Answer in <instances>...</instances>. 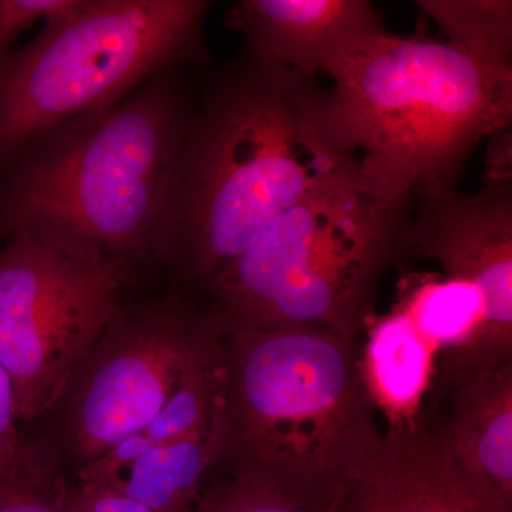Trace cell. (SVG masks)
Listing matches in <instances>:
<instances>
[{"instance_id":"15","label":"cell","mask_w":512,"mask_h":512,"mask_svg":"<svg viewBox=\"0 0 512 512\" xmlns=\"http://www.w3.org/2000/svg\"><path fill=\"white\" fill-rule=\"evenodd\" d=\"M227 377V362L194 377L171 397L148 426L74 474L76 483H90L151 448L184 439L211 426L224 410Z\"/></svg>"},{"instance_id":"20","label":"cell","mask_w":512,"mask_h":512,"mask_svg":"<svg viewBox=\"0 0 512 512\" xmlns=\"http://www.w3.org/2000/svg\"><path fill=\"white\" fill-rule=\"evenodd\" d=\"M82 0H0V59L25 30L73 12Z\"/></svg>"},{"instance_id":"2","label":"cell","mask_w":512,"mask_h":512,"mask_svg":"<svg viewBox=\"0 0 512 512\" xmlns=\"http://www.w3.org/2000/svg\"><path fill=\"white\" fill-rule=\"evenodd\" d=\"M187 72L57 124L0 165V235L28 231L131 265L156 258L195 104Z\"/></svg>"},{"instance_id":"13","label":"cell","mask_w":512,"mask_h":512,"mask_svg":"<svg viewBox=\"0 0 512 512\" xmlns=\"http://www.w3.org/2000/svg\"><path fill=\"white\" fill-rule=\"evenodd\" d=\"M362 365L377 410L389 429L412 427L429 390L436 350L406 309L397 305L383 318L367 323Z\"/></svg>"},{"instance_id":"14","label":"cell","mask_w":512,"mask_h":512,"mask_svg":"<svg viewBox=\"0 0 512 512\" xmlns=\"http://www.w3.org/2000/svg\"><path fill=\"white\" fill-rule=\"evenodd\" d=\"M220 419L191 436L151 448L90 484L109 488L154 512H190L220 463Z\"/></svg>"},{"instance_id":"11","label":"cell","mask_w":512,"mask_h":512,"mask_svg":"<svg viewBox=\"0 0 512 512\" xmlns=\"http://www.w3.org/2000/svg\"><path fill=\"white\" fill-rule=\"evenodd\" d=\"M225 25L241 37V55L311 79L387 30L369 0H239Z\"/></svg>"},{"instance_id":"22","label":"cell","mask_w":512,"mask_h":512,"mask_svg":"<svg viewBox=\"0 0 512 512\" xmlns=\"http://www.w3.org/2000/svg\"><path fill=\"white\" fill-rule=\"evenodd\" d=\"M67 488L86 512H154L146 505L100 485L77 484L67 481Z\"/></svg>"},{"instance_id":"12","label":"cell","mask_w":512,"mask_h":512,"mask_svg":"<svg viewBox=\"0 0 512 512\" xmlns=\"http://www.w3.org/2000/svg\"><path fill=\"white\" fill-rule=\"evenodd\" d=\"M419 420L467 476L512 504V359L431 376Z\"/></svg>"},{"instance_id":"18","label":"cell","mask_w":512,"mask_h":512,"mask_svg":"<svg viewBox=\"0 0 512 512\" xmlns=\"http://www.w3.org/2000/svg\"><path fill=\"white\" fill-rule=\"evenodd\" d=\"M190 512H311L255 481L222 474L208 481Z\"/></svg>"},{"instance_id":"5","label":"cell","mask_w":512,"mask_h":512,"mask_svg":"<svg viewBox=\"0 0 512 512\" xmlns=\"http://www.w3.org/2000/svg\"><path fill=\"white\" fill-rule=\"evenodd\" d=\"M410 202L363 170L323 185L259 232L202 298L227 333L315 326L362 340Z\"/></svg>"},{"instance_id":"16","label":"cell","mask_w":512,"mask_h":512,"mask_svg":"<svg viewBox=\"0 0 512 512\" xmlns=\"http://www.w3.org/2000/svg\"><path fill=\"white\" fill-rule=\"evenodd\" d=\"M416 5L466 55L495 67H512L510 0H419Z\"/></svg>"},{"instance_id":"10","label":"cell","mask_w":512,"mask_h":512,"mask_svg":"<svg viewBox=\"0 0 512 512\" xmlns=\"http://www.w3.org/2000/svg\"><path fill=\"white\" fill-rule=\"evenodd\" d=\"M330 512H512V504L467 476L419 420L384 431Z\"/></svg>"},{"instance_id":"17","label":"cell","mask_w":512,"mask_h":512,"mask_svg":"<svg viewBox=\"0 0 512 512\" xmlns=\"http://www.w3.org/2000/svg\"><path fill=\"white\" fill-rule=\"evenodd\" d=\"M399 305L412 316L417 328L436 350L466 346L483 323V308L476 292L466 284L444 278H426L403 289Z\"/></svg>"},{"instance_id":"21","label":"cell","mask_w":512,"mask_h":512,"mask_svg":"<svg viewBox=\"0 0 512 512\" xmlns=\"http://www.w3.org/2000/svg\"><path fill=\"white\" fill-rule=\"evenodd\" d=\"M0 512H60L55 480L35 473L0 484Z\"/></svg>"},{"instance_id":"19","label":"cell","mask_w":512,"mask_h":512,"mask_svg":"<svg viewBox=\"0 0 512 512\" xmlns=\"http://www.w3.org/2000/svg\"><path fill=\"white\" fill-rule=\"evenodd\" d=\"M15 390L0 365V484L37 473L28 441L20 437Z\"/></svg>"},{"instance_id":"6","label":"cell","mask_w":512,"mask_h":512,"mask_svg":"<svg viewBox=\"0 0 512 512\" xmlns=\"http://www.w3.org/2000/svg\"><path fill=\"white\" fill-rule=\"evenodd\" d=\"M208 0H82L0 59V165L43 131L210 63Z\"/></svg>"},{"instance_id":"1","label":"cell","mask_w":512,"mask_h":512,"mask_svg":"<svg viewBox=\"0 0 512 512\" xmlns=\"http://www.w3.org/2000/svg\"><path fill=\"white\" fill-rule=\"evenodd\" d=\"M360 170L316 79L239 53L201 76L156 258L204 296L282 212Z\"/></svg>"},{"instance_id":"7","label":"cell","mask_w":512,"mask_h":512,"mask_svg":"<svg viewBox=\"0 0 512 512\" xmlns=\"http://www.w3.org/2000/svg\"><path fill=\"white\" fill-rule=\"evenodd\" d=\"M227 343L204 299L121 303L50 409H59V450L40 470L53 478L59 457L74 474L99 460L148 426L190 380L224 365Z\"/></svg>"},{"instance_id":"3","label":"cell","mask_w":512,"mask_h":512,"mask_svg":"<svg viewBox=\"0 0 512 512\" xmlns=\"http://www.w3.org/2000/svg\"><path fill=\"white\" fill-rule=\"evenodd\" d=\"M362 340L315 326L228 333L217 470L332 511L383 440Z\"/></svg>"},{"instance_id":"23","label":"cell","mask_w":512,"mask_h":512,"mask_svg":"<svg viewBox=\"0 0 512 512\" xmlns=\"http://www.w3.org/2000/svg\"><path fill=\"white\" fill-rule=\"evenodd\" d=\"M55 493L57 504H59L60 512H86L73 500L72 495L67 488V480L64 477L56 478Z\"/></svg>"},{"instance_id":"9","label":"cell","mask_w":512,"mask_h":512,"mask_svg":"<svg viewBox=\"0 0 512 512\" xmlns=\"http://www.w3.org/2000/svg\"><path fill=\"white\" fill-rule=\"evenodd\" d=\"M402 256L439 264L444 278L477 293L483 323L463 348L434 357L444 375L476 372L512 359V184L510 164L490 165L474 194L436 187L414 192Z\"/></svg>"},{"instance_id":"4","label":"cell","mask_w":512,"mask_h":512,"mask_svg":"<svg viewBox=\"0 0 512 512\" xmlns=\"http://www.w3.org/2000/svg\"><path fill=\"white\" fill-rule=\"evenodd\" d=\"M330 120L363 173L390 194L456 188L485 137L510 127L512 67L450 43L384 30L329 67Z\"/></svg>"},{"instance_id":"8","label":"cell","mask_w":512,"mask_h":512,"mask_svg":"<svg viewBox=\"0 0 512 512\" xmlns=\"http://www.w3.org/2000/svg\"><path fill=\"white\" fill-rule=\"evenodd\" d=\"M133 265L28 231L0 252V365L19 421L52 409L70 376L119 311Z\"/></svg>"}]
</instances>
